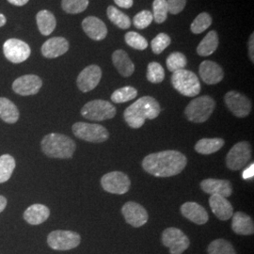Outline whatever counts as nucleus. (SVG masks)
Returning <instances> with one entry per match:
<instances>
[{
    "mask_svg": "<svg viewBox=\"0 0 254 254\" xmlns=\"http://www.w3.org/2000/svg\"><path fill=\"white\" fill-rule=\"evenodd\" d=\"M187 164L188 158L185 154L168 150L148 154L142 161V168L155 177H172L181 173Z\"/></svg>",
    "mask_w": 254,
    "mask_h": 254,
    "instance_id": "nucleus-1",
    "label": "nucleus"
},
{
    "mask_svg": "<svg viewBox=\"0 0 254 254\" xmlns=\"http://www.w3.org/2000/svg\"><path fill=\"white\" fill-rule=\"evenodd\" d=\"M160 105L152 96H143L129 106L124 113L127 125L138 129L145 124L146 120H154L160 114Z\"/></svg>",
    "mask_w": 254,
    "mask_h": 254,
    "instance_id": "nucleus-2",
    "label": "nucleus"
},
{
    "mask_svg": "<svg viewBox=\"0 0 254 254\" xmlns=\"http://www.w3.org/2000/svg\"><path fill=\"white\" fill-rule=\"evenodd\" d=\"M41 148L43 153L50 158L70 159L75 152L76 144L70 136L51 133L43 137Z\"/></svg>",
    "mask_w": 254,
    "mask_h": 254,
    "instance_id": "nucleus-3",
    "label": "nucleus"
},
{
    "mask_svg": "<svg viewBox=\"0 0 254 254\" xmlns=\"http://www.w3.org/2000/svg\"><path fill=\"white\" fill-rule=\"evenodd\" d=\"M216 109V102L208 95H203L190 101L185 109L187 119L195 124L206 122Z\"/></svg>",
    "mask_w": 254,
    "mask_h": 254,
    "instance_id": "nucleus-4",
    "label": "nucleus"
},
{
    "mask_svg": "<svg viewBox=\"0 0 254 254\" xmlns=\"http://www.w3.org/2000/svg\"><path fill=\"white\" fill-rule=\"evenodd\" d=\"M172 84L176 91L187 97H195L200 92V83L197 74L186 69L173 73Z\"/></svg>",
    "mask_w": 254,
    "mask_h": 254,
    "instance_id": "nucleus-5",
    "label": "nucleus"
},
{
    "mask_svg": "<svg viewBox=\"0 0 254 254\" xmlns=\"http://www.w3.org/2000/svg\"><path fill=\"white\" fill-rule=\"evenodd\" d=\"M72 131L77 138L92 143L104 142L108 140L109 136L108 129L97 124L77 122L72 127Z\"/></svg>",
    "mask_w": 254,
    "mask_h": 254,
    "instance_id": "nucleus-6",
    "label": "nucleus"
},
{
    "mask_svg": "<svg viewBox=\"0 0 254 254\" xmlns=\"http://www.w3.org/2000/svg\"><path fill=\"white\" fill-rule=\"evenodd\" d=\"M81 115L85 119L102 122L114 118L116 115V108L109 101L92 100L88 102L81 109Z\"/></svg>",
    "mask_w": 254,
    "mask_h": 254,
    "instance_id": "nucleus-7",
    "label": "nucleus"
},
{
    "mask_svg": "<svg viewBox=\"0 0 254 254\" xmlns=\"http://www.w3.org/2000/svg\"><path fill=\"white\" fill-rule=\"evenodd\" d=\"M80 242V236L72 231L57 230L47 236V244L55 251H70L78 247Z\"/></svg>",
    "mask_w": 254,
    "mask_h": 254,
    "instance_id": "nucleus-8",
    "label": "nucleus"
},
{
    "mask_svg": "<svg viewBox=\"0 0 254 254\" xmlns=\"http://www.w3.org/2000/svg\"><path fill=\"white\" fill-rule=\"evenodd\" d=\"M252 147L248 141H240L232 147L226 157V166L231 171L242 170L250 162Z\"/></svg>",
    "mask_w": 254,
    "mask_h": 254,
    "instance_id": "nucleus-9",
    "label": "nucleus"
},
{
    "mask_svg": "<svg viewBox=\"0 0 254 254\" xmlns=\"http://www.w3.org/2000/svg\"><path fill=\"white\" fill-rule=\"evenodd\" d=\"M161 239L163 245L170 249L171 254H182L190 245L189 237L178 228L171 227L166 229L162 233Z\"/></svg>",
    "mask_w": 254,
    "mask_h": 254,
    "instance_id": "nucleus-10",
    "label": "nucleus"
},
{
    "mask_svg": "<svg viewBox=\"0 0 254 254\" xmlns=\"http://www.w3.org/2000/svg\"><path fill=\"white\" fill-rule=\"evenodd\" d=\"M103 190L109 193L123 195L128 192L131 182L126 173L112 172L105 174L101 179Z\"/></svg>",
    "mask_w": 254,
    "mask_h": 254,
    "instance_id": "nucleus-11",
    "label": "nucleus"
},
{
    "mask_svg": "<svg viewBox=\"0 0 254 254\" xmlns=\"http://www.w3.org/2000/svg\"><path fill=\"white\" fill-rule=\"evenodd\" d=\"M224 101L229 110L237 118H246L252 111L251 100L238 91H228L224 96Z\"/></svg>",
    "mask_w": 254,
    "mask_h": 254,
    "instance_id": "nucleus-12",
    "label": "nucleus"
},
{
    "mask_svg": "<svg viewBox=\"0 0 254 254\" xmlns=\"http://www.w3.org/2000/svg\"><path fill=\"white\" fill-rule=\"evenodd\" d=\"M3 53L9 62L18 64L27 61L31 54V50L27 43L12 38L4 43Z\"/></svg>",
    "mask_w": 254,
    "mask_h": 254,
    "instance_id": "nucleus-13",
    "label": "nucleus"
},
{
    "mask_svg": "<svg viewBox=\"0 0 254 254\" xmlns=\"http://www.w3.org/2000/svg\"><path fill=\"white\" fill-rule=\"evenodd\" d=\"M102 78V70L98 65L92 64L78 74L76 79L77 88L82 92H89L94 90Z\"/></svg>",
    "mask_w": 254,
    "mask_h": 254,
    "instance_id": "nucleus-14",
    "label": "nucleus"
},
{
    "mask_svg": "<svg viewBox=\"0 0 254 254\" xmlns=\"http://www.w3.org/2000/svg\"><path fill=\"white\" fill-rule=\"evenodd\" d=\"M43 86V80L36 74H26L15 79L12 83V90L21 96L37 94Z\"/></svg>",
    "mask_w": 254,
    "mask_h": 254,
    "instance_id": "nucleus-15",
    "label": "nucleus"
},
{
    "mask_svg": "<svg viewBox=\"0 0 254 254\" xmlns=\"http://www.w3.org/2000/svg\"><path fill=\"white\" fill-rule=\"evenodd\" d=\"M122 214L127 223L135 228L145 225L149 218L146 209L135 201L127 202L122 208Z\"/></svg>",
    "mask_w": 254,
    "mask_h": 254,
    "instance_id": "nucleus-16",
    "label": "nucleus"
},
{
    "mask_svg": "<svg viewBox=\"0 0 254 254\" xmlns=\"http://www.w3.org/2000/svg\"><path fill=\"white\" fill-rule=\"evenodd\" d=\"M201 80L207 85H216L222 81L224 72L220 65L212 61L202 62L199 68Z\"/></svg>",
    "mask_w": 254,
    "mask_h": 254,
    "instance_id": "nucleus-17",
    "label": "nucleus"
},
{
    "mask_svg": "<svg viewBox=\"0 0 254 254\" xmlns=\"http://www.w3.org/2000/svg\"><path fill=\"white\" fill-rule=\"evenodd\" d=\"M200 186L202 191L210 195H218L227 198L233 194V186L228 180L208 178L200 182Z\"/></svg>",
    "mask_w": 254,
    "mask_h": 254,
    "instance_id": "nucleus-18",
    "label": "nucleus"
},
{
    "mask_svg": "<svg viewBox=\"0 0 254 254\" xmlns=\"http://www.w3.org/2000/svg\"><path fill=\"white\" fill-rule=\"evenodd\" d=\"M82 28L87 36L94 41H102L108 35L106 24L95 16H88L82 22Z\"/></svg>",
    "mask_w": 254,
    "mask_h": 254,
    "instance_id": "nucleus-19",
    "label": "nucleus"
},
{
    "mask_svg": "<svg viewBox=\"0 0 254 254\" xmlns=\"http://www.w3.org/2000/svg\"><path fill=\"white\" fill-rule=\"evenodd\" d=\"M69 50V43L64 37L48 39L42 46V54L46 59H56Z\"/></svg>",
    "mask_w": 254,
    "mask_h": 254,
    "instance_id": "nucleus-20",
    "label": "nucleus"
},
{
    "mask_svg": "<svg viewBox=\"0 0 254 254\" xmlns=\"http://www.w3.org/2000/svg\"><path fill=\"white\" fill-rule=\"evenodd\" d=\"M209 205L215 216L220 220H228L234 215V207L225 197L211 195L209 199Z\"/></svg>",
    "mask_w": 254,
    "mask_h": 254,
    "instance_id": "nucleus-21",
    "label": "nucleus"
},
{
    "mask_svg": "<svg viewBox=\"0 0 254 254\" xmlns=\"http://www.w3.org/2000/svg\"><path fill=\"white\" fill-rule=\"evenodd\" d=\"M181 213L185 218L198 225L205 224L208 221V213L204 207H202L197 202H185L181 206Z\"/></svg>",
    "mask_w": 254,
    "mask_h": 254,
    "instance_id": "nucleus-22",
    "label": "nucleus"
},
{
    "mask_svg": "<svg viewBox=\"0 0 254 254\" xmlns=\"http://www.w3.org/2000/svg\"><path fill=\"white\" fill-rule=\"evenodd\" d=\"M50 216L49 208L41 203H35L27 207L24 212V219L30 225H40L46 221Z\"/></svg>",
    "mask_w": 254,
    "mask_h": 254,
    "instance_id": "nucleus-23",
    "label": "nucleus"
},
{
    "mask_svg": "<svg viewBox=\"0 0 254 254\" xmlns=\"http://www.w3.org/2000/svg\"><path fill=\"white\" fill-rule=\"evenodd\" d=\"M232 229L239 236H252L254 233V224L253 218L243 212H236L233 215Z\"/></svg>",
    "mask_w": 254,
    "mask_h": 254,
    "instance_id": "nucleus-24",
    "label": "nucleus"
},
{
    "mask_svg": "<svg viewBox=\"0 0 254 254\" xmlns=\"http://www.w3.org/2000/svg\"><path fill=\"white\" fill-rule=\"evenodd\" d=\"M112 63L119 73L124 77H129L135 72V65L126 51L118 49L112 54Z\"/></svg>",
    "mask_w": 254,
    "mask_h": 254,
    "instance_id": "nucleus-25",
    "label": "nucleus"
},
{
    "mask_svg": "<svg viewBox=\"0 0 254 254\" xmlns=\"http://www.w3.org/2000/svg\"><path fill=\"white\" fill-rule=\"evenodd\" d=\"M20 113L13 102L6 98L0 97V119L6 124L13 125L18 122Z\"/></svg>",
    "mask_w": 254,
    "mask_h": 254,
    "instance_id": "nucleus-26",
    "label": "nucleus"
},
{
    "mask_svg": "<svg viewBox=\"0 0 254 254\" xmlns=\"http://www.w3.org/2000/svg\"><path fill=\"white\" fill-rule=\"evenodd\" d=\"M36 21L38 28L44 36L50 35L57 26L54 14L47 9H43L37 13Z\"/></svg>",
    "mask_w": 254,
    "mask_h": 254,
    "instance_id": "nucleus-27",
    "label": "nucleus"
},
{
    "mask_svg": "<svg viewBox=\"0 0 254 254\" xmlns=\"http://www.w3.org/2000/svg\"><path fill=\"white\" fill-rule=\"evenodd\" d=\"M218 44L219 39L218 32L215 30H211L199 44L197 47V53L200 57H208L216 52V50L218 49Z\"/></svg>",
    "mask_w": 254,
    "mask_h": 254,
    "instance_id": "nucleus-28",
    "label": "nucleus"
},
{
    "mask_svg": "<svg viewBox=\"0 0 254 254\" xmlns=\"http://www.w3.org/2000/svg\"><path fill=\"white\" fill-rule=\"evenodd\" d=\"M225 144L224 139L215 137V138H201L196 145L195 150L200 154H212L217 153Z\"/></svg>",
    "mask_w": 254,
    "mask_h": 254,
    "instance_id": "nucleus-29",
    "label": "nucleus"
},
{
    "mask_svg": "<svg viewBox=\"0 0 254 254\" xmlns=\"http://www.w3.org/2000/svg\"><path fill=\"white\" fill-rule=\"evenodd\" d=\"M15 167L16 162L12 155L8 154L0 155V184L9 180Z\"/></svg>",
    "mask_w": 254,
    "mask_h": 254,
    "instance_id": "nucleus-30",
    "label": "nucleus"
},
{
    "mask_svg": "<svg viewBox=\"0 0 254 254\" xmlns=\"http://www.w3.org/2000/svg\"><path fill=\"white\" fill-rule=\"evenodd\" d=\"M107 14L110 22L121 29H127L131 26V21L128 15L114 6L108 7Z\"/></svg>",
    "mask_w": 254,
    "mask_h": 254,
    "instance_id": "nucleus-31",
    "label": "nucleus"
},
{
    "mask_svg": "<svg viewBox=\"0 0 254 254\" xmlns=\"http://www.w3.org/2000/svg\"><path fill=\"white\" fill-rule=\"evenodd\" d=\"M208 254H236V250L232 243L225 239H216L209 244Z\"/></svg>",
    "mask_w": 254,
    "mask_h": 254,
    "instance_id": "nucleus-32",
    "label": "nucleus"
},
{
    "mask_svg": "<svg viewBox=\"0 0 254 254\" xmlns=\"http://www.w3.org/2000/svg\"><path fill=\"white\" fill-rule=\"evenodd\" d=\"M137 96V91L134 87L127 86L114 91L111 95V101L115 104L127 103L135 99Z\"/></svg>",
    "mask_w": 254,
    "mask_h": 254,
    "instance_id": "nucleus-33",
    "label": "nucleus"
},
{
    "mask_svg": "<svg viewBox=\"0 0 254 254\" xmlns=\"http://www.w3.org/2000/svg\"><path fill=\"white\" fill-rule=\"evenodd\" d=\"M212 17L207 12H201L194 19L190 26V30L194 34H200L204 32L212 25Z\"/></svg>",
    "mask_w": 254,
    "mask_h": 254,
    "instance_id": "nucleus-34",
    "label": "nucleus"
},
{
    "mask_svg": "<svg viewBox=\"0 0 254 254\" xmlns=\"http://www.w3.org/2000/svg\"><path fill=\"white\" fill-rule=\"evenodd\" d=\"M166 64L169 71L174 73L176 71L185 69L188 64V60L187 57L181 52H173L167 58Z\"/></svg>",
    "mask_w": 254,
    "mask_h": 254,
    "instance_id": "nucleus-35",
    "label": "nucleus"
},
{
    "mask_svg": "<svg viewBox=\"0 0 254 254\" xmlns=\"http://www.w3.org/2000/svg\"><path fill=\"white\" fill-rule=\"evenodd\" d=\"M89 6V0H63L62 7L69 14H77L86 10Z\"/></svg>",
    "mask_w": 254,
    "mask_h": 254,
    "instance_id": "nucleus-36",
    "label": "nucleus"
},
{
    "mask_svg": "<svg viewBox=\"0 0 254 254\" xmlns=\"http://www.w3.org/2000/svg\"><path fill=\"white\" fill-rule=\"evenodd\" d=\"M125 40H126L127 46H130L136 50L143 51L148 47V42L145 38L135 31L127 32L125 36Z\"/></svg>",
    "mask_w": 254,
    "mask_h": 254,
    "instance_id": "nucleus-37",
    "label": "nucleus"
},
{
    "mask_svg": "<svg viewBox=\"0 0 254 254\" xmlns=\"http://www.w3.org/2000/svg\"><path fill=\"white\" fill-rule=\"evenodd\" d=\"M165 78V70L161 64L158 63H150L147 68V79L151 83L158 84Z\"/></svg>",
    "mask_w": 254,
    "mask_h": 254,
    "instance_id": "nucleus-38",
    "label": "nucleus"
},
{
    "mask_svg": "<svg viewBox=\"0 0 254 254\" xmlns=\"http://www.w3.org/2000/svg\"><path fill=\"white\" fill-rule=\"evenodd\" d=\"M167 0H154L153 2V18L157 24H162L168 17Z\"/></svg>",
    "mask_w": 254,
    "mask_h": 254,
    "instance_id": "nucleus-39",
    "label": "nucleus"
},
{
    "mask_svg": "<svg viewBox=\"0 0 254 254\" xmlns=\"http://www.w3.org/2000/svg\"><path fill=\"white\" fill-rule=\"evenodd\" d=\"M171 37L166 33H159L153 39L151 43V48L154 54H161L164 50L171 45Z\"/></svg>",
    "mask_w": 254,
    "mask_h": 254,
    "instance_id": "nucleus-40",
    "label": "nucleus"
},
{
    "mask_svg": "<svg viewBox=\"0 0 254 254\" xmlns=\"http://www.w3.org/2000/svg\"><path fill=\"white\" fill-rule=\"evenodd\" d=\"M153 13L150 10H141L137 12L133 19V24L137 29H144L153 22Z\"/></svg>",
    "mask_w": 254,
    "mask_h": 254,
    "instance_id": "nucleus-41",
    "label": "nucleus"
},
{
    "mask_svg": "<svg viewBox=\"0 0 254 254\" xmlns=\"http://www.w3.org/2000/svg\"><path fill=\"white\" fill-rule=\"evenodd\" d=\"M169 12L172 14H179L187 5V0H167Z\"/></svg>",
    "mask_w": 254,
    "mask_h": 254,
    "instance_id": "nucleus-42",
    "label": "nucleus"
},
{
    "mask_svg": "<svg viewBox=\"0 0 254 254\" xmlns=\"http://www.w3.org/2000/svg\"><path fill=\"white\" fill-rule=\"evenodd\" d=\"M114 2L118 7L123 9H129L134 4L133 0H114Z\"/></svg>",
    "mask_w": 254,
    "mask_h": 254,
    "instance_id": "nucleus-43",
    "label": "nucleus"
},
{
    "mask_svg": "<svg viewBox=\"0 0 254 254\" xmlns=\"http://www.w3.org/2000/svg\"><path fill=\"white\" fill-rule=\"evenodd\" d=\"M254 164H252L250 167H248L247 169H246L245 171L243 172L242 173V177H243V179H245V180H251V179H253L254 176Z\"/></svg>",
    "mask_w": 254,
    "mask_h": 254,
    "instance_id": "nucleus-44",
    "label": "nucleus"
},
{
    "mask_svg": "<svg viewBox=\"0 0 254 254\" xmlns=\"http://www.w3.org/2000/svg\"><path fill=\"white\" fill-rule=\"evenodd\" d=\"M249 57H250V59H251V61H252V63L254 64V33H252V35L250 36V39H249Z\"/></svg>",
    "mask_w": 254,
    "mask_h": 254,
    "instance_id": "nucleus-45",
    "label": "nucleus"
},
{
    "mask_svg": "<svg viewBox=\"0 0 254 254\" xmlns=\"http://www.w3.org/2000/svg\"><path fill=\"white\" fill-rule=\"evenodd\" d=\"M10 4L14 5V6H18L22 7L24 5H26L29 0H8Z\"/></svg>",
    "mask_w": 254,
    "mask_h": 254,
    "instance_id": "nucleus-46",
    "label": "nucleus"
},
{
    "mask_svg": "<svg viewBox=\"0 0 254 254\" xmlns=\"http://www.w3.org/2000/svg\"><path fill=\"white\" fill-rule=\"evenodd\" d=\"M7 203H8V200L6 199V197L0 195V213H2L5 210Z\"/></svg>",
    "mask_w": 254,
    "mask_h": 254,
    "instance_id": "nucleus-47",
    "label": "nucleus"
},
{
    "mask_svg": "<svg viewBox=\"0 0 254 254\" xmlns=\"http://www.w3.org/2000/svg\"><path fill=\"white\" fill-rule=\"evenodd\" d=\"M6 22H7L6 17L2 13H0V27H3L6 24Z\"/></svg>",
    "mask_w": 254,
    "mask_h": 254,
    "instance_id": "nucleus-48",
    "label": "nucleus"
}]
</instances>
